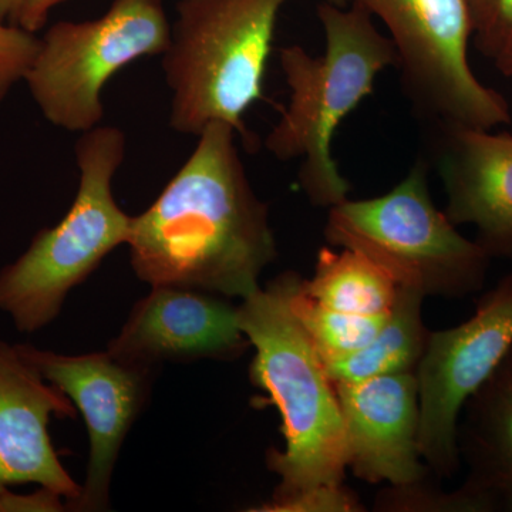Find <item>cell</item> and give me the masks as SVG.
Here are the masks:
<instances>
[{"instance_id":"cell-1","label":"cell","mask_w":512,"mask_h":512,"mask_svg":"<svg viewBox=\"0 0 512 512\" xmlns=\"http://www.w3.org/2000/svg\"><path fill=\"white\" fill-rule=\"evenodd\" d=\"M235 134L228 124H208L157 200L133 217L127 245L141 281L241 299L261 288L275 235Z\"/></svg>"},{"instance_id":"cell-2","label":"cell","mask_w":512,"mask_h":512,"mask_svg":"<svg viewBox=\"0 0 512 512\" xmlns=\"http://www.w3.org/2000/svg\"><path fill=\"white\" fill-rule=\"evenodd\" d=\"M291 272L279 275L238 306L239 326L255 348L251 382L269 394L282 417L284 450L268 451L279 477L272 500L256 511L281 512L309 491L345 484V429L338 393L289 305Z\"/></svg>"},{"instance_id":"cell-3","label":"cell","mask_w":512,"mask_h":512,"mask_svg":"<svg viewBox=\"0 0 512 512\" xmlns=\"http://www.w3.org/2000/svg\"><path fill=\"white\" fill-rule=\"evenodd\" d=\"M318 18L325 30L322 56L309 55L301 46L279 49L291 97L265 146L278 160L301 158L302 191L316 207L332 208L348 200L350 191L332 157L335 131L373 93L377 76L396 66L397 55L392 39L355 2L342 8L325 0Z\"/></svg>"},{"instance_id":"cell-4","label":"cell","mask_w":512,"mask_h":512,"mask_svg":"<svg viewBox=\"0 0 512 512\" xmlns=\"http://www.w3.org/2000/svg\"><path fill=\"white\" fill-rule=\"evenodd\" d=\"M289 0H180L163 56L170 127L198 137L225 123L248 137L245 111L264 97L279 12Z\"/></svg>"},{"instance_id":"cell-5","label":"cell","mask_w":512,"mask_h":512,"mask_svg":"<svg viewBox=\"0 0 512 512\" xmlns=\"http://www.w3.org/2000/svg\"><path fill=\"white\" fill-rule=\"evenodd\" d=\"M127 137L114 126L84 131L74 146L79 188L56 227L42 229L29 248L0 271V311L20 332L32 333L57 318L74 286L120 245L133 217L121 210L113 180L124 163Z\"/></svg>"},{"instance_id":"cell-6","label":"cell","mask_w":512,"mask_h":512,"mask_svg":"<svg viewBox=\"0 0 512 512\" xmlns=\"http://www.w3.org/2000/svg\"><path fill=\"white\" fill-rule=\"evenodd\" d=\"M427 173L419 161L387 194L329 208L325 237L332 247L365 255L399 286L426 298L463 299L484 288L493 258L436 207Z\"/></svg>"},{"instance_id":"cell-7","label":"cell","mask_w":512,"mask_h":512,"mask_svg":"<svg viewBox=\"0 0 512 512\" xmlns=\"http://www.w3.org/2000/svg\"><path fill=\"white\" fill-rule=\"evenodd\" d=\"M165 0H113L100 18L62 20L40 37L25 83L50 124L84 133L104 119V87L128 64L163 56L171 40Z\"/></svg>"},{"instance_id":"cell-8","label":"cell","mask_w":512,"mask_h":512,"mask_svg":"<svg viewBox=\"0 0 512 512\" xmlns=\"http://www.w3.org/2000/svg\"><path fill=\"white\" fill-rule=\"evenodd\" d=\"M390 33L403 87L434 126L493 130L510 104L477 79L468 60L473 26L464 0H353Z\"/></svg>"},{"instance_id":"cell-9","label":"cell","mask_w":512,"mask_h":512,"mask_svg":"<svg viewBox=\"0 0 512 512\" xmlns=\"http://www.w3.org/2000/svg\"><path fill=\"white\" fill-rule=\"evenodd\" d=\"M511 348L512 274L480 296L466 322L430 332L416 377L420 454L433 476L451 478L460 471L457 430L464 404Z\"/></svg>"},{"instance_id":"cell-10","label":"cell","mask_w":512,"mask_h":512,"mask_svg":"<svg viewBox=\"0 0 512 512\" xmlns=\"http://www.w3.org/2000/svg\"><path fill=\"white\" fill-rule=\"evenodd\" d=\"M18 348L47 382L76 404L86 421L89 467L82 494L69 507L74 511L107 510L114 466L128 430L147 402L153 369L124 362L109 350L70 356L30 345Z\"/></svg>"},{"instance_id":"cell-11","label":"cell","mask_w":512,"mask_h":512,"mask_svg":"<svg viewBox=\"0 0 512 512\" xmlns=\"http://www.w3.org/2000/svg\"><path fill=\"white\" fill-rule=\"evenodd\" d=\"M249 345L232 303L197 289L153 286L107 350L154 369L161 362L235 359Z\"/></svg>"},{"instance_id":"cell-12","label":"cell","mask_w":512,"mask_h":512,"mask_svg":"<svg viewBox=\"0 0 512 512\" xmlns=\"http://www.w3.org/2000/svg\"><path fill=\"white\" fill-rule=\"evenodd\" d=\"M346 464L369 484L409 485L431 471L419 447V386L416 373L335 383Z\"/></svg>"},{"instance_id":"cell-13","label":"cell","mask_w":512,"mask_h":512,"mask_svg":"<svg viewBox=\"0 0 512 512\" xmlns=\"http://www.w3.org/2000/svg\"><path fill=\"white\" fill-rule=\"evenodd\" d=\"M76 416L72 400L47 382L18 345L0 342V493L10 485L39 484L76 501L82 485L60 463L49 423Z\"/></svg>"},{"instance_id":"cell-14","label":"cell","mask_w":512,"mask_h":512,"mask_svg":"<svg viewBox=\"0 0 512 512\" xmlns=\"http://www.w3.org/2000/svg\"><path fill=\"white\" fill-rule=\"evenodd\" d=\"M439 131L437 165L454 225H473L491 258L512 259V136L460 126Z\"/></svg>"},{"instance_id":"cell-15","label":"cell","mask_w":512,"mask_h":512,"mask_svg":"<svg viewBox=\"0 0 512 512\" xmlns=\"http://www.w3.org/2000/svg\"><path fill=\"white\" fill-rule=\"evenodd\" d=\"M466 488L488 512H512V348L464 404L457 430Z\"/></svg>"},{"instance_id":"cell-16","label":"cell","mask_w":512,"mask_h":512,"mask_svg":"<svg viewBox=\"0 0 512 512\" xmlns=\"http://www.w3.org/2000/svg\"><path fill=\"white\" fill-rule=\"evenodd\" d=\"M424 299L419 289L399 286L392 311L375 338L365 348L325 363L332 382L416 373L430 338L423 320Z\"/></svg>"},{"instance_id":"cell-17","label":"cell","mask_w":512,"mask_h":512,"mask_svg":"<svg viewBox=\"0 0 512 512\" xmlns=\"http://www.w3.org/2000/svg\"><path fill=\"white\" fill-rule=\"evenodd\" d=\"M302 291L325 308L350 315L387 316L399 285L375 262L359 252L322 248L315 274L303 279Z\"/></svg>"},{"instance_id":"cell-18","label":"cell","mask_w":512,"mask_h":512,"mask_svg":"<svg viewBox=\"0 0 512 512\" xmlns=\"http://www.w3.org/2000/svg\"><path fill=\"white\" fill-rule=\"evenodd\" d=\"M301 282L302 276L291 272L289 305L325 363L365 348L389 316L350 315L332 311L305 295Z\"/></svg>"},{"instance_id":"cell-19","label":"cell","mask_w":512,"mask_h":512,"mask_svg":"<svg viewBox=\"0 0 512 512\" xmlns=\"http://www.w3.org/2000/svg\"><path fill=\"white\" fill-rule=\"evenodd\" d=\"M375 510L383 512H488L483 501L466 488L446 493L426 480L389 485L377 494Z\"/></svg>"},{"instance_id":"cell-20","label":"cell","mask_w":512,"mask_h":512,"mask_svg":"<svg viewBox=\"0 0 512 512\" xmlns=\"http://www.w3.org/2000/svg\"><path fill=\"white\" fill-rule=\"evenodd\" d=\"M39 49L36 33L0 20V104L16 84L25 82Z\"/></svg>"},{"instance_id":"cell-21","label":"cell","mask_w":512,"mask_h":512,"mask_svg":"<svg viewBox=\"0 0 512 512\" xmlns=\"http://www.w3.org/2000/svg\"><path fill=\"white\" fill-rule=\"evenodd\" d=\"M476 46L491 60L512 33V0H464Z\"/></svg>"},{"instance_id":"cell-22","label":"cell","mask_w":512,"mask_h":512,"mask_svg":"<svg viewBox=\"0 0 512 512\" xmlns=\"http://www.w3.org/2000/svg\"><path fill=\"white\" fill-rule=\"evenodd\" d=\"M62 498V495L45 487L30 495L13 494L8 488L0 493V512L63 511Z\"/></svg>"},{"instance_id":"cell-23","label":"cell","mask_w":512,"mask_h":512,"mask_svg":"<svg viewBox=\"0 0 512 512\" xmlns=\"http://www.w3.org/2000/svg\"><path fill=\"white\" fill-rule=\"evenodd\" d=\"M67 0H25L18 25L29 32L37 33L45 28L50 12Z\"/></svg>"},{"instance_id":"cell-24","label":"cell","mask_w":512,"mask_h":512,"mask_svg":"<svg viewBox=\"0 0 512 512\" xmlns=\"http://www.w3.org/2000/svg\"><path fill=\"white\" fill-rule=\"evenodd\" d=\"M495 66L504 76L512 77V33L494 57Z\"/></svg>"},{"instance_id":"cell-25","label":"cell","mask_w":512,"mask_h":512,"mask_svg":"<svg viewBox=\"0 0 512 512\" xmlns=\"http://www.w3.org/2000/svg\"><path fill=\"white\" fill-rule=\"evenodd\" d=\"M25 0H0V20L18 25Z\"/></svg>"},{"instance_id":"cell-26","label":"cell","mask_w":512,"mask_h":512,"mask_svg":"<svg viewBox=\"0 0 512 512\" xmlns=\"http://www.w3.org/2000/svg\"><path fill=\"white\" fill-rule=\"evenodd\" d=\"M326 2L333 3V5L342 6V8H345V6H348L349 0H326Z\"/></svg>"}]
</instances>
